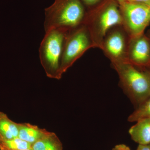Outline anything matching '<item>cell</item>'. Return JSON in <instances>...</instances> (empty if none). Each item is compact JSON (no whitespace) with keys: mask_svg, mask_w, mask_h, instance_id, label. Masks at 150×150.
Here are the masks:
<instances>
[{"mask_svg":"<svg viewBox=\"0 0 150 150\" xmlns=\"http://www.w3.org/2000/svg\"><path fill=\"white\" fill-rule=\"evenodd\" d=\"M119 5L115 0H101L86 11L83 23L87 28L94 48H101L103 38L111 28L122 25Z\"/></svg>","mask_w":150,"mask_h":150,"instance_id":"6da1fadb","label":"cell"},{"mask_svg":"<svg viewBox=\"0 0 150 150\" xmlns=\"http://www.w3.org/2000/svg\"><path fill=\"white\" fill-rule=\"evenodd\" d=\"M112 65L118 74L120 86L135 108L149 97L150 69H139L129 63Z\"/></svg>","mask_w":150,"mask_h":150,"instance_id":"7a4b0ae2","label":"cell"},{"mask_svg":"<svg viewBox=\"0 0 150 150\" xmlns=\"http://www.w3.org/2000/svg\"><path fill=\"white\" fill-rule=\"evenodd\" d=\"M86 9L81 0H55L45 9V32L56 28L71 30L82 24Z\"/></svg>","mask_w":150,"mask_h":150,"instance_id":"3957f363","label":"cell"},{"mask_svg":"<svg viewBox=\"0 0 150 150\" xmlns=\"http://www.w3.org/2000/svg\"><path fill=\"white\" fill-rule=\"evenodd\" d=\"M70 30L61 28L49 30L40 43L39 57L46 76L59 80L60 67L65 39Z\"/></svg>","mask_w":150,"mask_h":150,"instance_id":"277c9868","label":"cell"},{"mask_svg":"<svg viewBox=\"0 0 150 150\" xmlns=\"http://www.w3.org/2000/svg\"><path fill=\"white\" fill-rule=\"evenodd\" d=\"M91 48L93 43L87 28L82 23L69 31L65 39L61 64V76Z\"/></svg>","mask_w":150,"mask_h":150,"instance_id":"5b68a950","label":"cell"},{"mask_svg":"<svg viewBox=\"0 0 150 150\" xmlns=\"http://www.w3.org/2000/svg\"><path fill=\"white\" fill-rule=\"evenodd\" d=\"M122 25L130 38L144 33L150 24V8L149 6L127 1L119 5Z\"/></svg>","mask_w":150,"mask_h":150,"instance_id":"8992f818","label":"cell"},{"mask_svg":"<svg viewBox=\"0 0 150 150\" xmlns=\"http://www.w3.org/2000/svg\"><path fill=\"white\" fill-rule=\"evenodd\" d=\"M130 36L122 25H115L105 36L101 49L111 64L128 63Z\"/></svg>","mask_w":150,"mask_h":150,"instance_id":"52a82bcc","label":"cell"},{"mask_svg":"<svg viewBox=\"0 0 150 150\" xmlns=\"http://www.w3.org/2000/svg\"><path fill=\"white\" fill-rule=\"evenodd\" d=\"M128 63L139 69H150V40L146 33L130 38Z\"/></svg>","mask_w":150,"mask_h":150,"instance_id":"ba28073f","label":"cell"},{"mask_svg":"<svg viewBox=\"0 0 150 150\" xmlns=\"http://www.w3.org/2000/svg\"><path fill=\"white\" fill-rule=\"evenodd\" d=\"M136 122L129 131L132 139L139 145L150 144V118H142Z\"/></svg>","mask_w":150,"mask_h":150,"instance_id":"9c48e42d","label":"cell"},{"mask_svg":"<svg viewBox=\"0 0 150 150\" xmlns=\"http://www.w3.org/2000/svg\"><path fill=\"white\" fill-rule=\"evenodd\" d=\"M18 137L32 145L49 133L45 129L29 123H18Z\"/></svg>","mask_w":150,"mask_h":150,"instance_id":"30bf717a","label":"cell"},{"mask_svg":"<svg viewBox=\"0 0 150 150\" xmlns=\"http://www.w3.org/2000/svg\"><path fill=\"white\" fill-rule=\"evenodd\" d=\"M18 123L12 121L4 112L0 111V139H11L18 137Z\"/></svg>","mask_w":150,"mask_h":150,"instance_id":"8fae6325","label":"cell"},{"mask_svg":"<svg viewBox=\"0 0 150 150\" xmlns=\"http://www.w3.org/2000/svg\"><path fill=\"white\" fill-rule=\"evenodd\" d=\"M33 150H62L61 141L55 133L49 132L31 146Z\"/></svg>","mask_w":150,"mask_h":150,"instance_id":"7c38bea8","label":"cell"},{"mask_svg":"<svg viewBox=\"0 0 150 150\" xmlns=\"http://www.w3.org/2000/svg\"><path fill=\"white\" fill-rule=\"evenodd\" d=\"M147 118H150V96L136 108L129 115L128 120L130 122H136L140 119Z\"/></svg>","mask_w":150,"mask_h":150,"instance_id":"4fadbf2b","label":"cell"},{"mask_svg":"<svg viewBox=\"0 0 150 150\" xmlns=\"http://www.w3.org/2000/svg\"><path fill=\"white\" fill-rule=\"evenodd\" d=\"M32 145L18 137L4 139H0V146L10 150H24L31 148Z\"/></svg>","mask_w":150,"mask_h":150,"instance_id":"5bb4252c","label":"cell"},{"mask_svg":"<svg viewBox=\"0 0 150 150\" xmlns=\"http://www.w3.org/2000/svg\"><path fill=\"white\" fill-rule=\"evenodd\" d=\"M84 5L87 8L95 5L101 0H81Z\"/></svg>","mask_w":150,"mask_h":150,"instance_id":"9a60e30c","label":"cell"},{"mask_svg":"<svg viewBox=\"0 0 150 150\" xmlns=\"http://www.w3.org/2000/svg\"><path fill=\"white\" fill-rule=\"evenodd\" d=\"M112 150H131L129 146L123 144L116 145Z\"/></svg>","mask_w":150,"mask_h":150,"instance_id":"2e32d148","label":"cell"},{"mask_svg":"<svg viewBox=\"0 0 150 150\" xmlns=\"http://www.w3.org/2000/svg\"><path fill=\"white\" fill-rule=\"evenodd\" d=\"M128 1L130 2L143 4L148 6L150 5V0H128Z\"/></svg>","mask_w":150,"mask_h":150,"instance_id":"e0dca14e","label":"cell"},{"mask_svg":"<svg viewBox=\"0 0 150 150\" xmlns=\"http://www.w3.org/2000/svg\"><path fill=\"white\" fill-rule=\"evenodd\" d=\"M137 150H150V144L146 145H139Z\"/></svg>","mask_w":150,"mask_h":150,"instance_id":"ac0fdd59","label":"cell"},{"mask_svg":"<svg viewBox=\"0 0 150 150\" xmlns=\"http://www.w3.org/2000/svg\"><path fill=\"white\" fill-rule=\"evenodd\" d=\"M118 2L119 5L123 4V3L128 1V0H115Z\"/></svg>","mask_w":150,"mask_h":150,"instance_id":"d6986e66","label":"cell"},{"mask_svg":"<svg viewBox=\"0 0 150 150\" xmlns=\"http://www.w3.org/2000/svg\"><path fill=\"white\" fill-rule=\"evenodd\" d=\"M0 150H10L8 149H6V148L0 146ZM24 150H33L32 149V148H30V149H27Z\"/></svg>","mask_w":150,"mask_h":150,"instance_id":"ffe728a7","label":"cell"},{"mask_svg":"<svg viewBox=\"0 0 150 150\" xmlns=\"http://www.w3.org/2000/svg\"><path fill=\"white\" fill-rule=\"evenodd\" d=\"M146 34V35L147 36H148V37L149 38V39L150 40V29H149V30L147 31Z\"/></svg>","mask_w":150,"mask_h":150,"instance_id":"44dd1931","label":"cell"},{"mask_svg":"<svg viewBox=\"0 0 150 150\" xmlns=\"http://www.w3.org/2000/svg\"><path fill=\"white\" fill-rule=\"evenodd\" d=\"M149 7H150V5H149Z\"/></svg>","mask_w":150,"mask_h":150,"instance_id":"7402d4cb","label":"cell"}]
</instances>
